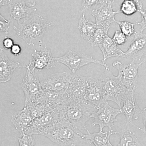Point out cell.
<instances>
[{"instance_id":"cell-1","label":"cell","mask_w":146,"mask_h":146,"mask_svg":"<svg viewBox=\"0 0 146 146\" xmlns=\"http://www.w3.org/2000/svg\"><path fill=\"white\" fill-rule=\"evenodd\" d=\"M60 120L65 121L80 131L86 130V124L97 109L85 100H68L57 106Z\"/></svg>"},{"instance_id":"cell-2","label":"cell","mask_w":146,"mask_h":146,"mask_svg":"<svg viewBox=\"0 0 146 146\" xmlns=\"http://www.w3.org/2000/svg\"><path fill=\"white\" fill-rule=\"evenodd\" d=\"M24 19L23 23L19 22L13 27L18 36L29 46L42 43L46 29L52 26V22L46 21L36 13L31 18Z\"/></svg>"},{"instance_id":"cell-3","label":"cell","mask_w":146,"mask_h":146,"mask_svg":"<svg viewBox=\"0 0 146 146\" xmlns=\"http://www.w3.org/2000/svg\"><path fill=\"white\" fill-rule=\"evenodd\" d=\"M83 134L67 122L60 120L49 127L44 136L61 146H76L83 140Z\"/></svg>"},{"instance_id":"cell-4","label":"cell","mask_w":146,"mask_h":146,"mask_svg":"<svg viewBox=\"0 0 146 146\" xmlns=\"http://www.w3.org/2000/svg\"><path fill=\"white\" fill-rule=\"evenodd\" d=\"M99 78L102 85L104 102H114L121 108L123 99L129 89L123 84L119 76H114L110 70H105Z\"/></svg>"},{"instance_id":"cell-5","label":"cell","mask_w":146,"mask_h":146,"mask_svg":"<svg viewBox=\"0 0 146 146\" xmlns=\"http://www.w3.org/2000/svg\"><path fill=\"white\" fill-rule=\"evenodd\" d=\"M55 61L62 63L68 67L73 73L76 72L83 66L91 63L99 64L104 66L105 70H109V67L102 60L94 58L91 56L82 52L69 50L65 54L60 57L54 58Z\"/></svg>"},{"instance_id":"cell-6","label":"cell","mask_w":146,"mask_h":146,"mask_svg":"<svg viewBox=\"0 0 146 146\" xmlns=\"http://www.w3.org/2000/svg\"><path fill=\"white\" fill-rule=\"evenodd\" d=\"M25 67L26 73L21 86L25 94V107L33 104L44 90L35 70L28 65Z\"/></svg>"},{"instance_id":"cell-7","label":"cell","mask_w":146,"mask_h":146,"mask_svg":"<svg viewBox=\"0 0 146 146\" xmlns=\"http://www.w3.org/2000/svg\"><path fill=\"white\" fill-rule=\"evenodd\" d=\"M143 63H136L133 60L128 64H123L116 61L112 65L118 70V76L125 86L129 90L135 91L138 83V70Z\"/></svg>"},{"instance_id":"cell-8","label":"cell","mask_w":146,"mask_h":146,"mask_svg":"<svg viewBox=\"0 0 146 146\" xmlns=\"http://www.w3.org/2000/svg\"><path fill=\"white\" fill-rule=\"evenodd\" d=\"M60 116L57 107L45 113L39 117L33 120L29 126L25 130L24 134L44 136L46 130L50 127L60 121Z\"/></svg>"},{"instance_id":"cell-9","label":"cell","mask_w":146,"mask_h":146,"mask_svg":"<svg viewBox=\"0 0 146 146\" xmlns=\"http://www.w3.org/2000/svg\"><path fill=\"white\" fill-rule=\"evenodd\" d=\"M98 111L95 112L91 115V118H94L92 123L93 127L99 125L100 131H102L105 127H108L109 130H112L114 123L117 120V116L121 114V109H116L111 107L108 101L105 102L103 107L100 106L98 108Z\"/></svg>"},{"instance_id":"cell-10","label":"cell","mask_w":146,"mask_h":146,"mask_svg":"<svg viewBox=\"0 0 146 146\" xmlns=\"http://www.w3.org/2000/svg\"><path fill=\"white\" fill-rule=\"evenodd\" d=\"M73 76L66 72L51 75L41 82L42 89L44 91L66 94Z\"/></svg>"},{"instance_id":"cell-11","label":"cell","mask_w":146,"mask_h":146,"mask_svg":"<svg viewBox=\"0 0 146 146\" xmlns=\"http://www.w3.org/2000/svg\"><path fill=\"white\" fill-rule=\"evenodd\" d=\"M135 91L128 90L123 99L122 102L123 104L121 110V114L125 116L126 124L140 129L141 128L136 126L133 122V119H138L142 112L136 101Z\"/></svg>"},{"instance_id":"cell-12","label":"cell","mask_w":146,"mask_h":146,"mask_svg":"<svg viewBox=\"0 0 146 146\" xmlns=\"http://www.w3.org/2000/svg\"><path fill=\"white\" fill-rule=\"evenodd\" d=\"M84 99L96 106L97 109L104 104L105 102L104 100L103 89L100 78L89 77Z\"/></svg>"},{"instance_id":"cell-13","label":"cell","mask_w":146,"mask_h":146,"mask_svg":"<svg viewBox=\"0 0 146 146\" xmlns=\"http://www.w3.org/2000/svg\"><path fill=\"white\" fill-rule=\"evenodd\" d=\"M32 56V59L28 65L33 70L35 69L42 70L55 67L54 58L53 57L49 48H44L40 51L35 50Z\"/></svg>"},{"instance_id":"cell-14","label":"cell","mask_w":146,"mask_h":146,"mask_svg":"<svg viewBox=\"0 0 146 146\" xmlns=\"http://www.w3.org/2000/svg\"><path fill=\"white\" fill-rule=\"evenodd\" d=\"M134 34V39L122 58H131L139 62L146 54V34L137 32Z\"/></svg>"},{"instance_id":"cell-15","label":"cell","mask_w":146,"mask_h":146,"mask_svg":"<svg viewBox=\"0 0 146 146\" xmlns=\"http://www.w3.org/2000/svg\"><path fill=\"white\" fill-rule=\"evenodd\" d=\"M89 78V77L81 76H73L66 92L68 100H84V95Z\"/></svg>"},{"instance_id":"cell-16","label":"cell","mask_w":146,"mask_h":146,"mask_svg":"<svg viewBox=\"0 0 146 146\" xmlns=\"http://www.w3.org/2000/svg\"><path fill=\"white\" fill-rule=\"evenodd\" d=\"M11 17L20 22L21 19L30 18L36 13V9L29 7L22 0H11L8 4Z\"/></svg>"},{"instance_id":"cell-17","label":"cell","mask_w":146,"mask_h":146,"mask_svg":"<svg viewBox=\"0 0 146 146\" xmlns=\"http://www.w3.org/2000/svg\"><path fill=\"white\" fill-rule=\"evenodd\" d=\"M22 68L21 63L11 60L3 49L0 48V83L9 81L14 71Z\"/></svg>"},{"instance_id":"cell-18","label":"cell","mask_w":146,"mask_h":146,"mask_svg":"<svg viewBox=\"0 0 146 146\" xmlns=\"http://www.w3.org/2000/svg\"><path fill=\"white\" fill-rule=\"evenodd\" d=\"M112 5H102L96 9L92 11V16L96 19L97 25H110L113 23H116L115 16L120 13L119 11H115L113 10Z\"/></svg>"},{"instance_id":"cell-19","label":"cell","mask_w":146,"mask_h":146,"mask_svg":"<svg viewBox=\"0 0 146 146\" xmlns=\"http://www.w3.org/2000/svg\"><path fill=\"white\" fill-rule=\"evenodd\" d=\"M99 47L102 51L103 56V59L102 61L105 62L108 58L113 57H123L125 52L123 51L118 46L112 38H110L108 35L106 36Z\"/></svg>"},{"instance_id":"cell-20","label":"cell","mask_w":146,"mask_h":146,"mask_svg":"<svg viewBox=\"0 0 146 146\" xmlns=\"http://www.w3.org/2000/svg\"><path fill=\"white\" fill-rule=\"evenodd\" d=\"M32 117L28 109L24 107L23 109L17 111L12 115L11 121L16 130L23 135L24 131L32 122Z\"/></svg>"},{"instance_id":"cell-21","label":"cell","mask_w":146,"mask_h":146,"mask_svg":"<svg viewBox=\"0 0 146 146\" xmlns=\"http://www.w3.org/2000/svg\"><path fill=\"white\" fill-rule=\"evenodd\" d=\"M87 134H84L82 136L83 140L88 141L90 144L93 143L95 146H114L110 141V138L114 134V131L109 130L108 132H104L100 131L98 132L94 131L91 133L87 128L86 129Z\"/></svg>"},{"instance_id":"cell-22","label":"cell","mask_w":146,"mask_h":146,"mask_svg":"<svg viewBox=\"0 0 146 146\" xmlns=\"http://www.w3.org/2000/svg\"><path fill=\"white\" fill-rule=\"evenodd\" d=\"M129 126L125 124L123 128L114 131V134H117L120 137L119 143L117 146H143Z\"/></svg>"},{"instance_id":"cell-23","label":"cell","mask_w":146,"mask_h":146,"mask_svg":"<svg viewBox=\"0 0 146 146\" xmlns=\"http://www.w3.org/2000/svg\"><path fill=\"white\" fill-rule=\"evenodd\" d=\"M97 27L96 24L86 19L85 13H82L79 21L78 28L80 35L83 39L89 43Z\"/></svg>"},{"instance_id":"cell-24","label":"cell","mask_w":146,"mask_h":146,"mask_svg":"<svg viewBox=\"0 0 146 146\" xmlns=\"http://www.w3.org/2000/svg\"><path fill=\"white\" fill-rule=\"evenodd\" d=\"M110 27L107 25H97L96 30L89 42L92 47L99 46L101 44L106 36L108 35Z\"/></svg>"},{"instance_id":"cell-25","label":"cell","mask_w":146,"mask_h":146,"mask_svg":"<svg viewBox=\"0 0 146 146\" xmlns=\"http://www.w3.org/2000/svg\"><path fill=\"white\" fill-rule=\"evenodd\" d=\"M137 5L130 0H124L121 5L120 12L126 16H130L138 11Z\"/></svg>"},{"instance_id":"cell-26","label":"cell","mask_w":146,"mask_h":146,"mask_svg":"<svg viewBox=\"0 0 146 146\" xmlns=\"http://www.w3.org/2000/svg\"><path fill=\"white\" fill-rule=\"evenodd\" d=\"M116 23L119 25L121 29V31L125 36H131L135 33L134 26L138 25V23L133 24L126 21H116Z\"/></svg>"},{"instance_id":"cell-27","label":"cell","mask_w":146,"mask_h":146,"mask_svg":"<svg viewBox=\"0 0 146 146\" xmlns=\"http://www.w3.org/2000/svg\"><path fill=\"white\" fill-rule=\"evenodd\" d=\"M104 0H82V12L85 13L86 10L93 6L101 5L103 3Z\"/></svg>"},{"instance_id":"cell-28","label":"cell","mask_w":146,"mask_h":146,"mask_svg":"<svg viewBox=\"0 0 146 146\" xmlns=\"http://www.w3.org/2000/svg\"><path fill=\"white\" fill-rule=\"evenodd\" d=\"M19 146H35V141L31 135L24 134L21 138H18Z\"/></svg>"},{"instance_id":"cell-29","label":"cell","mask_w":146,"mask_h":146,"mask_svg":"<svg viewBox=\"0 0 146 146\" xmlns=\"http://www.w3.org/2000/svg\"><path fill=\"white\" fill-rule=\"evenodd\" d=\"M112 39L117 45H123L127 41V36L119 30L116 31L112 37Z\"/></svg>"},{"instance_id":"cell-30","label":"cell","mask_w":146,"mask_h":146,"mask_svg":"<svg viewBox=\"0 0 146 146\" xmlns=\"http://www.w3.org/2000/svg\"><path fill=\"white\" fill-rule=\"evenodd\" d=\"M10 22L3 17L0 16V33H5L8 34Z\"/></svg>"},{"instance_id":"cell-31","label":"cell","mask_w":146,"mask_h":146,"mask_svg":"<svg viewBox=\"0 0 146 146\" xmlns=\"http://www.w3.org/2000/svg\"><path fill=\"white\" fill-rule=\"evenodd\" d=\"M138 11L141 14L142 21L138 23V25H141V33H143V31L146 29V9L138 10Z\"/></svg>"},{"instance_id":"cell-32","label":"cell","mask_w":146,"mask_h":146,"mask_svg":"<svg viewBox=\"0 0 146 146\" xmlns=\"http://www.w3.org/2000/svg\"><path fill=\"white\" fill-rule=\"evenodd\" d=\"M13 39L9 36H5L3 41V47L6 50L11 49L14 45Z\"/></svg>"},{"instance_id":"cell-33","label":"cell","mask_w":146,"mask_h":146,"mask_svg":"<svg viewBox=\"0 0 146 146\" xmlns=\"http://www.w3.org/2000/svg\"><path fill=\"white\" fill-rule=\"evenodd\" d=\"M11 52L15 56H18L21 54L22 48L20 45L14 44L11 48Z\"/></svg>"},{"instance_id":"cell-34","label":"cell","mask_w":146,"mask_h":146,"mask_svg":"<svg viewBox=\"0 0 146 146\" xmlns=\"http://www.w3.org/2000/svg\"><path fill=\"white\" fill-rule=\"evenodd\" d=\"M141 115H142L144 128L143 129H141V130L146 135V108L142 110Z\"/></svg>"},{"instance_id":"cell-35","label":"cell","mask_w":146,"mask_h":146,"mask_svg":"<svg viewBox=\"0 0 146 146\" xmlns=\"http://www.w3.org/2000/svg\"><path fill=\"white\" fill-rule=\"evenodd\" d=\"M27 6L33 7L36 5V0H22Z\"/></svg>"},{"instance_id":"cell-36","label":"cell","mask_w":146,"mask_h":146,"mask_svg":"<svg viewBox=\"0 0 146 146\" xmlns=\"http://www.w3.org/2000/svg\"><path fill=\"white\" fill-rule=\"evenodd\" d=\"M130 1L134 2L137 5L138 10H141V9H143V5H142L141 0H130Z\"/></svg>"},{"instance_id":"cell-37","label":"cell","mask_w":146,"mask_h":146,"mask_svg":"<svg viewBox=\"0 0 146 146\" xmlns=\"http://www.w3.org/2000/svg\"><path fill=\"white\" fill-rule=\"evenodd\" d=\"M8 2L6 0H0V9L2 6L8 4ZM0 16L1 17H3V16H2L1 13H0Z\"/></svg>"},{"instance_id":"cell-38","label":"cell","mask_w":146,"mask_h":146,"mask_svg":"<svg viewBox=\"0 0 146 146\" xmlns=\"http://www.w3.org/2000/svg\"><path fill=\"white\" fill-rule=\"evenodd\" d=\"M115 1V0H104L103 3L102 5H108L109 4L112 5Z\"/></svg>"},{"instance_id":"cell-39","label":"cell","mask_w":146,"mask_h":146,"mask_svg":"<svg viewBox=\"0 0 146 146\" xmlns=\"http://www.w3.org/2000/svg\"><path fill=\"white\" fill-rule=\"evenodd\" d=\"M144 62H146V56L145 57V60H143V63Z\"/></svg>"},{"instance_id":"cell-40","label":"cell","mask_w":146,"mask_h":146,"mask_svg":"<svg viewBox=\"0 0 146 146\" xmlns=\"http://www.w3.org/2000/svg\"><path fill=\"white\" fill-rule=\"evenodd\" d=\"M6 1H7L9 3V2H10L11 0H6Z\"/></svg>"}]
</instances>
